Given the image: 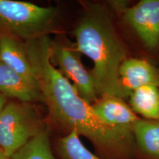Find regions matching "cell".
<instances>
[{
    "instance_id": "1",
    "label": "cell",
    "mask_w": 159,
    "mask_h": 159,
    "mask_svg": "<svg viewBox=\"0 0 159 159\" xmlns=\"http://www.w3.org/2000/svg\"><path fill=\"white\" fill-rule=\"evenodd\" d=\"M51 41L49 35L25 41L49 121L66 134L75 130L80 136L88 139L105 158H130L135 144L133 134L105 124L91 105L80 96L52 63Z\"/></svg>"
},
{
    "instance_id": "2",
    "label": "cell",
    "mask_w": 159,
    "mask_h": 159,
    "mask_svg": "<svg viewBox=\"0 0 159 159\" xmlns=\"http://www.w3.org/2000/svg\"><path fill=\"white\" fill-rule=\"evenodd\" d=\"M72 34L77 50L92 61L90 71L99 97L126 98L119 69L128 52L108 9L99 3L85 4Z\"/></svg>"
},
{
    "instance_id": "3",
    "label": "cell",
    "mask_w": 159,
    "mask_h": 159,
    "mask_svg": "<svg viewBox=\"0 0 159 159\" xmlns=\"http://www.w3.org/2000/svg\"><path fill=\"white\" fill-rule=\"evenodd\" d=\"M58 9L31 2L0 0V32L23 41L49 35L56 29Z\"/></svg>"
},
{
    "instance_id": "4",
    "label": "cell",
    "mask_w": 159,
    "mask_h": 159,
    "mask_svg": "<svg viewBox=\"0 0 159 159\" xmlns=\"http://www.w3.org/2000/svg\"><path fill=\"white\" fill-rule=\"evenodd\" d=\"M44 127L33 103L7 102L0 113V148L11 158Z\"/></svg>"
},
{
    "instance_id": "5",
    "label": "cell",
    "mask_w": 159,
    "mask_h": 159,
    "mask_svg": "<svg viewBox=\"0 0 159 159\" xmlns=\"http://www.w3.org/2000/svg\"><path fill=\"white\" fill-rule=\"evenodd\" d=\"M51 61L70 82L80 96L92 105L99 98L91 71L85 69L75 43L64 36L51 41Z\"/></svg>"
},
{
    "instance_id": "6",
    "label": "cell",
    "mask_w": 159,
    "mask_h": 159,
    "mask_svg": "<svg viewBox=\"0 0 159 159\" xmlns=\"http://www.w3.org/2000/svg\"><path fill=\"white\" fill-rule=\"evenodd\" d=\"M123 21L149 51L159 48V0H142L122 11Z\"/></svg>"
},
{
    "instance_id": "7",
    "label": "cell",
    "mask_w": 159,
    "mask_h": 159,
    "mask_svg": "<svg viewBox=\"0 0 159 159\" xmlns=\"http://www.w3.org/2000/svg\"><path fill=\"white\" fill-rule=\"evenodd\" d=\"M94 112L105 124L130 133L139 117L124 101L117 97H102L91 105Z\"/></svg>"
},
{
    "instance_id": "8",
    "label": "cell",
    "mask_w": 159,
    "mask_h": 159,
    "mask_svg": "<svg viewBox=\"0 0 159 159\" xmlns=\"http://www.w3.org/2000/svg\"><path fill=\"white\" fill-rule=\"evenodd\" d=\"M0 93L7 99L25 102H44L39 84L0 61Z\"/></svg>"
},
{
    "instance_id": "9",
    "label": "cell",
    "mask_w": 159,
    "mask_h": 159,
    "mask_svg": "<svg viewBox=\"0 0 159 159\" xmlns=\"http://www.w3.org/2000/svg\"><path fill=\"white\" fill-rule=\"evenodd\" d=\"M119 80L125 97L144 85L159 87V69L148 61L128 57L119 69Z\"/></svg>"
},
{
    "instance_id": "10",
    "label": "cell",
    "mask_w": 159,
    "mask_h": 159,
    "mask_svg": "<svg viewBox=\"0 0 159 159\" xmlns=\"http://www.w3.org/2000/svg\"><path fill=\"white\" fill-rule=\"evenodd\" d=\"M0 61L29 80L38 83L32 70L25 41L5 32H0Z\"/></svg>"
},
{
    "instance_id": "11",
    "label": "cell",
    "mask_w": 159,
    "mask_h": 159,
    "mask_svg": "<svg viewBox=\"0 0 159 159\" xmlns=\"http://www.w3.org/2000/svg\"><path fill=\"white\" fill-rule=\"evenodd\" d=\"M133 136L148 159H159V121L139 119L133 128Z\"/></svg>"
},
{
    "instance_id": "12",
    "label": "cell",
    "mask_w": 159,
    "mask_h": 159,
    "mask_svg": "<svg viewBox=\"0 0 159 159\" xmlns=\"http://www.w3.org/2000/svg\"><path fill=\"white\" fill-rule=\"evenodd\" d=\"M130 106L146 119L159 121V87L144 85L130 94Z\"/></svg>"
},
{
    "instance_id": "13",
    "label": "cell",
    "mask_w": 159,
    "mask_h": 159,
    "mask_svg": "<svg viewBox=\"0 0 159 159\" xmlns=\"http://www.w3.org/2000/svg\"><path fill=\"white\" fill-rule=\"evenodd\" d=\"M11 159H57L52 150L48 128L44 127L36 136L15 152Z\"/></svg>"
},
{
    "instance_id": "14",
    "label": "cell",
    "mask_w": 159,
    "mask_h": 159,
    "mask_svg": "<svg viewBox=\"0 0 159 159\" xmlns=\"http://www.w3.org/2000/svg\"><path fill=\"white\" fill-rule=\"evenodd\" d=\"M55 148L60 159H103L85 148L75 130L57 139Z\"/></svg>"
},
{
    "instance_id": "15",
    "label": "cell",
    "mask_w": 159,
    "mask_h": 159,
    "mask_svg": "<svg viewBox=\"0 0 159 159\" xmlns=\"http://www.w3.org/2000/svg\"><path fill=\"white\" fill-rule=\"evenodd\" d=\"M7 103V99L0 93V113Z\"/></svg>"
},
{
    "instance_id": "16",
    "label": "cell",
    "mask_w": 159,
    "mask_h": 159,
    "mask_svg": "<svg viewBox=\"0 0 159 159\" xmlns=\"http://www.w3.org/2000/svg\"><path fill=\"white\" fill-rule=\"evenodd\" d=\"M0 159H11V157L5 154V152L0 148Z\"/></svg>"
}]
</instances>
